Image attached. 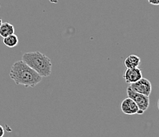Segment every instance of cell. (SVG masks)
I'll return each mask as SVG.
<instances>
[{
	"label": "cell",
	"instance_id": "1",
	"mask_svg": "<svg viewBox=\"0 0 159 137\" xmlns=\"http://www.w3.org/2000/svg\"><path fill=\"white\" fill-rule=\"evenodd\" d=\"M10 77L17 85L26 87H34L42 80V77L22 60H18L11 66Z\"/></svg>",
	"mask_w": 159,
	"mask_h": 137
},
{
	"label": "cell",
	"instance_id": "2",
	"mask_svg": "<svg viewBox=\"0 0 159 137\" xmlns=\"http://www.w3.org/2000/svg\"><path fill=\"white\" fill-rule=\"evenodd\" d=\"M23 62L35 71L41 77H48L52 74V63L49 57L39 51L30 52L23 54Z\"/></svg>",
	"mask_w": 159,
	"mask_h": 137
},
{
	"label": "cell",
	"instance_id": "3",
	"mask_svg": "<svg viewBox=\"0 0 159 137\" xmlns=\"http://www.w3.org/2000/svg\"><path fill=\"white\" fill-rule=\"evenodd\" d=\"M127 94L128 98L132 99L135 102L139 110L144 112L148 109L149 106H150V98L148 96L133 91L129 86L127 88Z\"/></svg>",
	"mask_w": 159,
	"mask_h": 137
},
{
	"label": "cell",
	"instance_id": "4",
	"mask_svg": "<svg viewBox=\"0 0 159 137\" xmlns=\"http://www.w3.org/2000/svg\"><path fill=\"white\" fill-rule=\"evenodd\" d=\"M129 87L131 88L133 91L148 97L150 96L151 91H152L151 83L147 79H145V78H141L139 81L130 84Z\"/></svg>",
	"mask_w": 159,
	"mask_h": 137
},
{
	"label": "cell",
	"instance_id": "5",
	"mask_svg": "<svg viewBox=\"0 0 159 137\" xmlns=\"http://www.w3.org/2000/svg\"><path fill=\"white\" fill-rule=\"evenodd\" d=\"M120 109L124 114L127 115H141L143 113V111L139 110L135 102L128 97L124 100H123V102H121Z\"/></svg>",
	"mask_w": 159,
	"mask_h": 137
},
{
	"label": "cell",
	"instance_id": "6",
	"mask_svg": "<svg viewBox=\"0 0 159 137\" xmlns=\"http://www.w3.org/2000/svg\"><path fill=\"white\" fill-rule=\"evenodd\" d=\"M141 78H143V74H142V71L139 67L127 68L124 74V80L128 84H131L139 81Z\"/></svg>",
	"mask_w": 159,
	"mask_h": 137
},
{
	"label": "cell",
	"instance_id": "7",
	"mask_svg": "<svg viewBox=\"0 0 159 137\" xmlns=\"http://www.w3.org/2000/svg\"><path fill=\"white\" fill-rule=\"evenodd\" d=\"M141 63V60L136 55H130L124 60V66L126 68H135L138 67Z\"/></svg>",
	"mask_w": 159,
	"mask_h": 137
},
{
	"label": "cell",
	"instance_id": "8",
	"mask_svg": "<svg viewBox=\"0 0 159 137\" xmlns=\"http://www.w3.org/2000/svg\"><path fill=\"white\" fill-rule=\"evenodd\" d=\"M14 34V27L10 22H3L0 26V36L2 37H7L10 35Z\"/></svg>",
	"mask_w": 159,
	"mask_h": 137
},
{
	"label": "cell",
	"instance_id": "9",
	"mask_svg": "<svg viewBox=\"0 0 159 137\" xmlns=\"http://www.w3.org/2000/svg\"><path fill=\"white\" fill-rule=\"evenodd\" d=\"M18 42H19L18 37L15 34H12L3 38V44L8 48L16 47L18 45Z\"/></svg>",
	"mask_w": 159,
	"mask_h": 137
},
{
	"label": "cell",
	"instance_id": "10",
	"mask_svg": "<svg viewBox=\"0 0 159 137\" xmlns=\"http://www.w3.org/2000/svg\"><path fill=\"white\" fill-rule=\"evenodd\" d=\"M148 2L151 5L154 6H158L159 5V0H147Z\"/></svg>",
	"mask_w": 159,
	"mask_h": 137
},
{
	"label": "cell",
	"instance_id": "11",
	"mask_svg": "<svg viewBox=\"0 0 159 137\" xmlns=\"http://www.w3.org/2000/svg\"><path fill=\"white\" fill-rule=\"evenodd\" d=\"M5 132H4V128L2 125H0V137H3Z\"/></svg>",
	"mask_w": 159,
	"mask_h": 137
},
{
	"label": "cell",
	"instance_id": "12",
	"mask_svg": "<svg viewBox=\"0 0 159 137\" xmlns=\"http://www.w3.org/2000/svg\"><path fill=\"white\" fill-rule=\"evenodd\" d=\"M2 19H1V18H0V26H1V25H2Z\"/></svg>",
	"mask_w": 159,
	"mask_h": 137
}]
</instances>
